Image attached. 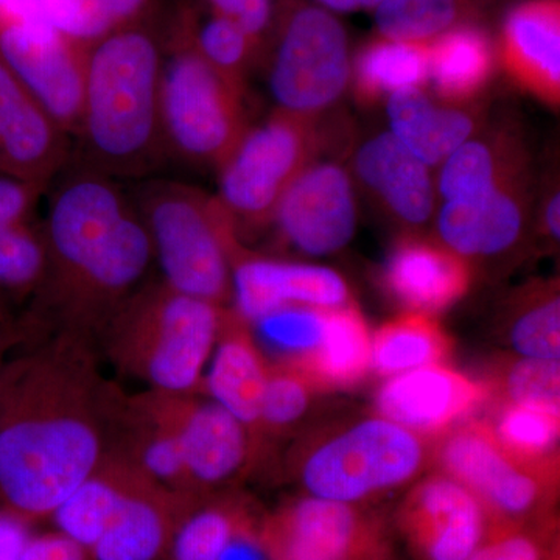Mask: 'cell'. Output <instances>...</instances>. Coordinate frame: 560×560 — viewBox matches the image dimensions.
I'll use <instances>...</instances> for the list:
<instances>
[{
	"label": "cell",
	"instance_id": "6da1fadb",
	"mask_svg": "<svg viewBox=\"0 0 560 560\" xmlns=\"http://www.w3.org/2000/svg\"><path fill=\"white\" fill-rule=\"evenodd\" d=\"M162 25L121 28L88 46L79 153L70 160L109 178L143 179L167 162L161 121Z\"/></svg>",
	"mask_w": 560,
	"mask_h": 560
},
{
	"label": "cell",
	"instance_id": "7a4b0ae2",
	"mask_svg": "<svg viewBox=\"0 0 560 560\" xmlns=\"http://www.w3.org/2000/svg\"><path fill=\"white\" fill-rule=\"evenodd\" d=\"M165 287L219 305L232 294L242 253L237 228L217 195L173 179H147L131 195Z\"/></svg>",
	"mask_w": 560,
	"mask_h": 560
},
{
	"label": "cell",
	"instance_id": "3957f363",
	"mask_svg": "<svg viewBox=\"0 0 560 560\" xmlns=\"http://www.w3.org/2000/svg\"><path fill=\"white\" fill-rule=\"evenodd\" d=\"M101 441L77 416L33 411L18 394L0 411V493L16 515L57 510L94 474Z\"/></svg>",
	"mask_w": 560,
	"mask_h": 560
},
{
	"label": "cell",
	"instance_id": "277c9868",
	"mask_svg": "<svg viewBox=\"0 0 560 560\" xmlns=\"http://www.w3.org/2000/svg\"><path fill=\"white\" fill-rule=\"evenodd\" d=\"M162 32L161 121L168 160L217 172L249 128L246 92L220 77L165 22Z\"/></svg>",
	"mask_w": 560,
	"mask_h": 560
},
{
	"label": "cell",
	"instance_id": "5b68a950",
	"mask_svg": "<svg viewBox=\"0 0 560 560\" xmlns=\"http://www.w3.org/2000/svg\"><path fill=\"white\" fill-rule=\"evenodd\" d=\"M350 61L348 35L329 10L280 0L260 61L276 109L319 120L348 90Z\"/></svg>",
	"mask_w": 560,
	"mask_h": 560
},
{
	"label": "cell",
	"instance_id": "8992f818",
	"mask_svg": "<svg viewBox=\"0 0 560 560\" xmlns=\"http://www.w3.org/2000/svg\"><path fill=\"white\" fill-rule=\"evenodd\" d=\"M319 120L275 109L249 125L230 156L217 168L219 198L237 231L270 226L280 198L318 160Z\"/></svg>",
	"mask_w": 560,
	"mask_h": 560
},
{
	"label": "cell",
	"instance_id": "52a82bcc",
	"mask_svg": "<svg viewBox=\"0 0 560 560\" xmlns=\"http://www.w3.org/2000/svg\"><path fill=\"white\" fill-rule=\"evenodd\" d=\"M423 464L422 438L378 416L316 445L302 463L301 481L308 495L363 504L415 480Z\"/></svg>",
	"mask_w": 560,
	"mask_h": 560
},
{
	"label": "cell",
	"instance_id": "ba28073f",
	"mask_svg": "<svg viewBox=\"0 0 560 560\" xmlns=\"http://www.w3.org/2000/svg\"><path fill=\"white\" fill-rule=\"evenodd\" d=\"M436 455L442 474L466 486L481 501L490 529L555 517V466L515 458L501 447L486 423L453 427L442 436Z\"/></svg>",
	"mask_w": 560,
	"mask_h": 560
},
{
	"label": "cell",
	"instance_id": "9c48e42d",
	"mask_svg": "<svg viewBox=\"0 0 560 560\" xmlns=\"http://www.w3.org/2000/svg\"><path fill=\"white\" fill-rule=\"evenodd\" d=\"M43 226L47 275L43 285L60 298L108 243L131 197L119 180L69 161L46 191Z\"/></svg>",
	"mask_w": 560,
	"mask_h": 560
},
{
	"label": "cell",
	"instance_id": "30bf717a",
	"mask_svg": "<svg viewBox=\"0 0 560 560\" xmlns=\"http://www.w3.org/2000/svg\"><path fill=\"white\" fill-rule=\"evenodd\" d=\"M125 320L147 348L143 368L154 386L183 393L197 385L219 337V305L164 285L135 296Z\"/></svg>",
	"mask_w": 560,
	"mask_h": 560
},
{
	"label": "cell",
	"instance_id": "8fae6325",
	"mask_svg": "<svg viewBox=\"0 0 560 560\" xmlns=\"http://www.w3.org/2000/svg\"><path fill=\"white\" fill-rule=\"evenodd\" d=\"M88 46L46 22L0 21V61L72 138L79 128Z\"/></svg>",
	"mask_w": 560,
	"mask_h": 560
},
{
	"label": "cell",
	"instance_id": "7c38bea8",
	"mask_svg": "<svg viewBox=\"0 0 560 560\" xmlns=\"http://www.w3.org/2000/svg\"><path fill=\"white\" fill-rule=\"evenodd\" d=\"M261 530L275 560H388L385 529L361 504L302 497Z\"/></svg>",
	"mask_w": 560,
	"mask_h": 560
},
{
	"label": "cell",
	"instance_id": "4fadbf2b",
	"mask_svg": "<svg viewBox=\"0 0 560 560\" xmlns=\"http://www.w3.org/2000/svg\"><path fill=\"white\" fill-rule=\"evenodd\" d=\"M353 179L337 162H312L280 198L270 226L304 256L320 257L349 245L357 230Z\"/></svg>",
	"mask_w": 560,
	"mask_h": 560
},
{
	"label": "cell",
	"instance_id": "5bb4252c",
	"mask_svg": "<svg viewBox=\"0 0 560 560\" xmlns=\"http://www.w3.org/2000/svg\"><path fill=\"white\" fill-rule=\"evenodd\" d=\"M396 518L418 560H467L490 530L481 501L445 474L418 482L401 501Z\"/></svg>",
	"mask_w": 560,
	"mask_h": 560
},
{
	"label": "cell",
	"instance_id": "9a60e30c",
	"mask_svg": "<svg viewBox=\"0 0 560 560\" xmlns=\"http://www.w3.org/2000/svg\"><path fill=\"white\" fill-rule=\"evenodd\" d=\"M534 172L477 197L438 202V241L467 261L497 259L517 248L533 226Z\"/></svg>",
	"mask_w": 560,
	"mask_h": 560
},
{
	"label": "cell",
	"instance_id": "2e32d148",
	"mask_svg": "<svg viewBox=\"0 0 560 560\" xmlns=\"http://www.w3.org/2000/svg\"><path fill=\"white\" fill-rule=\"evenodd\" d=\"M490 397L486 383L431 364L389 377L375 396L378 416L419 438L441 436Z\"/></svg>",
	"mask_w": 560,
	"mask_h": 560
},
{
	"label": "cell",
	"instance_id": "e0dca14e",
	"mask_svg": "<svg viewBox=\"0 0 560 560\" xmlns=\"http://www.w3.org/2000/svg\"><path fill=\"white\" fill-rule=\"evenodd\" d=\"M70 158L68 132L0 61V172L49 187Z\"/></svg>",
	"mask_w": 560,
	"mask_h": 560
},
{
	"label": "cell",
	"instance_id": "ac0fdd59",
	"mask_svg": "<svg viewBox=\"0 0 560 560\" xmlns=\"http://www.w3.org/2000/svg\"><path fill=\"white\" fill-rule=\"evenodd\" d=\"M231 296L237 315L248 323L290 305L337 308L352 302L348 282L331 268L243 253L232 267Z\"/></svg>",
	"mask_w": 560,
	"mask_h": 560
},
{
	"label": "cell",
	"instance_id": "d6986e66",
	"mask_svg": "<svg viewBox=\"0 0 560 560\" xmlns=\"http://www.w3.org/2000/svg\"><path fill=\"white\" fill-rule=\"evenodd\" d=\"M353 178L371 198L407 231L434 220L436 179L389 131L372 136L353 156Z\"/></svg>",
	"mask_w": 560,
	"mask_h": 560
},
{
	"label": "cell",
	"instance_id": "ffe728a7",
	"mask_svg": "<svg viewBox=\"0 0 560 560\" xmlns=\"http://www.w3.org/2000/svg\"><path fill=\"white\" fill-rule=\"evenodd\" d=\"M471 265L438 238L407 231L383 265V289L407 312L434 316L466 296Z\"/></svg>",
	"mask_w": 560,
	"mask_h": 560
},
{
	"label": "cell",
	"instance_id": "44dd1931",
	"mask_svg": "<svg viewBox=\"0 0 560 560\" xmlns=\"http://www.w3.org/2000/svg\"><path fill=\"white\" fill-rule=\"evenodd\" d=\"M499 61L521 90L559 108L560 0H523L501 25Z\"/></svg>",
	"mask_w": 560,
	"mask_h": 560
},
{
	"label": "cell",
	"instance_id": "7402d4cb",
	"mask_svg": "<svg viewBox=\"0 0 560 560\" xmlns=\"http://www.w3.org/2000/svg\"><path fill=\"white\" fill-rule=\"evenodd\" d=\"M153 259L149 232L131 201L105 248L73 280L60 301L75 316L109 311L142 282Z\"/></svg>",
	"mask_w": 560,
	"mask_h": 560
},
{
	"label": "cell",
	"instance_id": "603a6c76",
	"mask_svg": "<svg viewBox=\"0 0 560 560\" xmlns=\"http://www.w3.org/2000/svg\"><path fill=\"white\" fill-rule=\"evenodd\" d=\"M533 172L528 145L517 128L482 125L438 167V202L477 197Z\"/></svg>",
	"mask_w": 560,
	"mask_h": 560
},
{
	"label": "cell",
	"instance_id": "cb8c5ba5",
	"mask_svg": "<svg viewBox=\"0 0 560 560\" xmlns=\"http://www.w3.org/2000/svg\"><path fill=\"white\" fill-rule=\"evenodd\" d=\"M386 114L390 135L431 168L440 167L485 125L470 105L438 101L425 88L390 95Z\"/></svg>",
	"mask_w": 560,
	"mask_h": 560
},
{
	"label": "cell",
	"instance_id": "d4e9b609",
	"mask_svg": "<svg viewBox=\"0 0 560 560\" xmlns=\"http://www.w3.org/2000/svg\"><path fill=\"white\" fill-rule=\"evenodd\" d=\"M499 65L492 36L463 24L430 40L429 81L438 101L467 106L489 86Z\"/></svg>",
	"mask_w": 560,
	"mask_h": 560
},
{
	"label": "cell",
	"instance_id": "484cf974",
	"mask_svg": "<svg viewBox=\"0 0 560 560\" xmlns=\"http://www.w3.org/2000/svg\"><path fill=\"white\" fill-rule=\"evenodd\" d=\"M186 471L202 485L230 480L246 459L245 425L215 401L187 412L178 430Z\"/></svg>",
	"mask_w": 560,
	"mask_h": 560
},
{
	"label": "cell",
	"instance_id": "4316f807",
	"mask_svg": "<svg viewBox=\"0 0 560 560\" xmlns=\"http://www.w3.org/2000/svg\"><path fill=\"white\" fill-rule=\"evenodd\" d=\"M371 348L366 319L353 302L327 308L323 340L296 371L315 388H350L359 385L370 372Z\"/></svg>",
	"mask_w": 560,
	"mask_h": 560
},
{
	"label": "cell",
	"instance_id": "83f0119b",
	"mask_svg": "<svg viewBox=\"0 0 560 560\" xmlns=\"http://www.w3.org/2000/svg\"><path fill=\"white\" fill-rule=\"evenodd\" d=\"M430 40L375 36L350 61V86L357 101L372 105L400 91L429 83Z\"/></svg>",
	"mask_w": 560,
	"mask_h": 560
},
{
	"label": "cell",
	"instance_id": "f1b7e54d",
	"mask_svg": "<svg viewBox=\"0 0 560 560\" xmlns=\"http://www.w3.org/2000/svg\"><path fill=\"white\" fill-rule=\"evenodd\" d=\"M165 24L179 32L220 77L238 90H248L249 75L260 65L264 50L237 24L190 5L178 7Z\"/></svg>",
	"mask_w": 560,
	"mask_h": 560
},
{
	"label": "cell",
	"instance_id": "f546056e",
	"mask_svg": "<svg viewBox=\"0 0 560 560\" xmlns=\"http://www.w3.org/2000/svg\"><path fill=\"white\" fill-rule=\"evenodd\" d=\"M208 389L213 401L243 425L260 423L268 371L259 350L243 331L223 338L210 355Z\"/></svg>",
	"mask_w": 560,
	"mask_h": 560
},
{
	"label": "cell",
	"instance_id": "4dcf8cb0",
	"mask_svg": "<svg viewBox=\"0 0 560 560\" xmlns=\"http://www.w3.org/2000/svg\"><path fill=\"white\" fill-rule=\"evenodd\" d=\"M173 537L172 518L160 501L125 492L97 544L95 560H156Z\"/></svg>",
	"mask_w": 560,
	"mask_h": 560
},
{
	"label": "cell",
	"instance_id": "1f68e13d",
	"mask_svg": "<svg viewBox=\"0 0 560 560\" xmlns=\"http://www.w3.org/2000/svg\"><path fill=\"white\" fill-rule=\"evenodd\" d=\"M451 341L434 316L405 312L372 337L371 368L385 377L442 364Z\"/></svg>",
	"mask_w": 560,
	"mask_h": 560
},
{
	"label": "cell",
	"instance_id": "d6a6232c",
	"mask_svg": "<svg viewBox=\"0 0 560 560\" xmlns=\"http://www.w3.org/2000/svg\"><path fill=\"white\" fill-rule=\"evenodd\" d=\"M499 0H385L375 9L378 35L401 40H431L478 20Z\"/></svg>",
	"mask_w": 560,
	"mask_h": 560
},
{
	"label": "cell",
	"instance_id": "836d02e7",
	"mask_svg": "<svg viewBox=\"0 0 560 560\" xmlns=\"http://www.w3.org/2000/svg\"><path fill=\"white\" fill-rule=\"evenodd\" d=\"M560 412L534 405L500 401L486 423L497 442L515 458L537 466H555L560 434Z\"/></svg>",
	"mask_w": 560,
	"mask_h": 560
},
{
	"label": "cell",
	"instance_id": "e575fe53",
	"mask_svg": "<svg viewBox=\"0 0 560 560\" xmlns=\"http://www.w3.org/2000/svg\"><path fill=\"white\" fill-rule=\"evenodd\" d=\"M124 495L113 482L91 475L51 514L61 534L91 550L108 528Z\"/></svg>",
	"mask_w": 560,
	"mask_h": 560
},
{
	"label": "cell",
	"instance_id": "d590c367",
	"mask_svg": "<svg viewBox=\"0 0 560 560\" xmlns=\"http://www.w3.org/2000/svg\"><path fill=\"white\" fill-rule=\"evenodd\" d=\"M512 349L521 359L556 360L560 357V300L558 287L540 285L515 308L510 326Z\"/></svg>",
	"mask_w": 560,
	"mask_h": 560
},
{
	"label": "cell",
	"instance_id": "8d00e7d4",
	"mask_svg": "<svg viewBox=\"0 0 560 560\" xmlns=\"http://www.w3.org/2000/svg\"><path fill=\"white\" fill-rule=\"evenodd\" d=\"M326 311L290 305L276 308L250 324L256 327L261 345L296 370L318 349L326 329Z\"/></svg>",
	"mask_w": 560,
	"mask_h": 560
},
{
	"label": "cell",
	"instance_id": "74e56055",
	"mask_svg": "<svg viewBox=\"0 0 560 560\" xmlns=\"http://www.w3.org/2000/svg\"><path fill=\"white\" fill-rule=\"evenodd\" d=\"M43 226L35 221L0 228V294L43 285L47 275Z\"/></svg>",
	"mask_w": 560,
	"mask_h": 560
},
{
	"label": "cell",
	"instance_id": "f35d334b",
	"mask_svg": "<svg viewBox=\"0 0 560 560\" xmlns=\"http://www.w3.org/2000/svg\"><path fill=\"white\" fill-rule=\"evenodd\" d=\"M5 20L46 22L86 44L108 33L97 0H0V21Z\"/></svg>",
	"mask_w": 560,
	"mask_h": 560
},
{
	"label": "cell",
	"instance_id": "ab89813d",
	"mask_svg": "<svg viewBox=\"0 0 560 560\" xmlns=\"http://www.w3.org/2000/svg\"><path fill=\"white\" fill-rule=\"evenodd\" d=\"M489 394L500 401L534 405L559 412L560 363L556 360L521 359L499 371Z\"/></svg>",
	"mask_w": 560,
	"mask_h": 560
},
{
	"label": "cell",
	"instance_id": "60d3db41",
	"mask_svg": "<svg viewBox=\"0 0 560 560\" xmlns=\"http://www.w3.org/2000/svg\"><path fill=\"white\" fill-rule=\"evenodd\" d=\"M243 518L241 512L224 506L191 512L173 533V560H219Z\"/></svg>",
	"mask_w": 560,
	"mask_h": 560
},
{
	"label": "cell",
	"instance_id": "b9f144b4",
	"mask_svg": "<svg viewBox=\"0 0 560 560\" xmlns=\"http://www.w3.org/2000/svg\"><path fill=\"white\" fill-rule=\"evenodd\" d=\"M559 550L558 518L489 530L467 560H548Z\"/></svg>",
	"mask_w": 560,
	"mask_h": 560
},
{
	"label": "cell",
	"instance_id": "7bdbcfd3",
	"mask_svg": "<svg viewBox=\"0 0 560 560\" xmlns=\"http://www.w3.org/2000/svg\"><path fill=\"white\" fill-rule=\"evenodd\" d=\"M312 388V383L300 371L291 368L268 375L260 422L272 429L293 425L307 412Z\"/></svg>",
	"mask_w": 560,
	"mask_h": 560
},
{
	"label": "cell",
	"instance_id": "ee69618b",
	"mask_svg": "<svg viewBox=\"0 0 560 560\" xmlns=\"http://www.w3.org/2000/svg\"><path fill=\"white\" fill-rule=\"evenodd\" d=\"M201 3L209 13L237 24L264 50L278 18L280 0H201Z\"/></svg>",
	"mask_w": 560,
	"mask_h": 560
},
{
	"label": "cell",
	"instance_id": "f6af8a7d",
	"mask_svg": "<svg viewBox=\"0 0 560 560\" xmlns=\"http://www.w3.org/2000/svg\"><path fill=\"white\" fill-rule=\"evenodd\" d=\"M49 187L0 172V228L33 221Z\"/></svg>",
	"mask_w": 560,
	"mask_h": 560
},
{
	"label": "cell",
	"instance_id": "bcb514c9",
	"mask_svg": "<svg viewBox=\"0 0 560 560\" xmlns=\"http://www.w3.org/2000/svg\"><path fill=\"white\" fill-rule=\"evenodd\" d=\"M97 7L108 33L165 21V0H97Z\"/></svg>",
	"mask_w": 560,
	"mask_h": 560
},
{
	"label": "cell",
	"instance_id": "7dc6e473",
	"mask_svg": "<svg viewBox=\"0 0 560 560\" xmlns=\"http://www.w3.org/2000/svg\"><path fill=\"white\" fill-rule=\"evenodd\" d=\"M143 466L161 481H175L187 474L183 445L176 430L149 442L143 451Z\"/></svg>",
	"mask_w": 560,
	"mask_h": 560
},
{
	"label": "cell",
	"instance_id": "c3c4849f",
	"mask_svg": "<svg viewBox=\"0 0 560 560\" xmlns=\"http://www.w3.org/2000/svg\"><path fill=\"white\" fill-rule=\"evenodd\" d=\"M219 560H275L264 530L257 528L248 518H243L232 534Z\"/></svg>",
	"mask_w": 560,
	"mask_h": 560
},
{
	"label": "cell",
	"instance_id": "681fc988",
	"mask_svg": "<svg viewBox=\"0 0 560 560\" xmlns=\"http://www.w3.org/2000/svg\"><path fill=\"white\" fill-rule=\"evenodd\" d=\"M20 560H86V550L65 534L31 537Z\"/></svg>",
	"mask_w": 560,
	"mask_h": 560
},
{
	"label": "cell",
	"instance_id": "f907efd6",
	"mask_svg": "<svg viewBox=\"0 0 560 560\" xmlns=\"http://www.w3.org/2000/svg\"><path fill=\"white\" fill-rule=\"evenodd\" d=\"M533 223L548 242L558 243L560 237V194L559 184L550 180L540 198L534 201Z\"/></svg>",
	"mask_w": 560,
	"mask_h": 560
},
{
	"label": "cell",
	"instance_id": "816d5d0a",
	"mask_svg": "<svg viewBox=\"0 0 560 560\" xmlns=\"http://www.w3.org/2000/svg\"><path fill=\"white\" fill-rule=\"evenodd\" d=\"M28 539L21 515L0 512V560H20Z\"/></svg>",
	"mask_w": 560,
	"mask_h": 560
},
{
	"label": "cell",
	"instance_id": "f5cc1de1",
	"mask_svg": "<svg viewBox=\"0 0 560 560\" xmlns=\"http://www.w3.org/2000/svg\"><path fill=\"white\" fill-rule=\"evenodd\" d=\"M319 2L326 10L341 11V13L368 10V0H319Z\"/></svg>",
	"mask_w": 560,
	"mask_h": 560
},
{
	"label": "cell",
	"instance_id": "db71d44e",
	"mask_svg": "<svg viewBox=\"0 0 560 560\" xmlns=\"http://www.w3.org/2000/svg\"><path fill=\"white\" fill-rule=\"evenodd\" d=\"M548 560H560V552H559V550L552 552L551 558L548 559Z\"/></svg>",
	"mask_w": 560,
	"mask_h": 560
},
{
	"label": "cell",
	"instance_id": "11a10c76",
	"mask_svg": "<svg viewBox=\"0 0 560 560\" xmlns=\"http://www.w3.org/2000/svg\"><path fill=\"white\" fill-rule=\"evenodd\" d=\"M0 315H2V294H0Z\"/></svg>",
	"mask_w": 560,
	"mask_h": 560
}]
</instances>
